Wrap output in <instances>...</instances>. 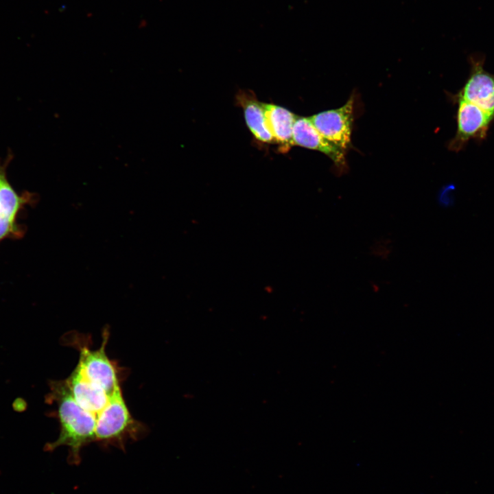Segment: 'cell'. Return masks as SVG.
<instances>
[{
	"label": "cell",
	"mask_w": 494,
	"mask_h": 494,
	"mask_svg": "<svg viewBox=\"0 0 494 494\" xmlns=\"http://www.w3.org/2000/svg\"><path fill=\"white\" fill-rule=\"evenodd\" d=\"M471 73L458 99L472 103L494 117V75L484 70L482 55L469 58Z\"/></svg>",
	"instance_id": "5"
},
{
	"label": "cell",
	"mask_w": 494,
	"mask_h": 494,
	"mask_svg": "<svg viewBox=\"0 0 494 494\" xmlns=\"http://www.w3.org/2000/svg\"><path fill=\"white\" fill-rule=\"evenodd\" d=\"M268 128L274 142L284 149L292 144L293 128L297 117L287 109L272 104L263 103Z\"/></svg>",
	"instance_id": "10"
},
{
	"label": "cell",
	"mask_w": 494,
	"mask_h": 494,
	"mask_svg": "<svg viewBox=\"0 0 494 494\" xmlns=\"http://www.w3.org/2000/svg\"><path fill=\"white\" fill-rule=\"evenodd\" d=\"M145 430L143 424L132 416L120 385L117 386L107 405L96 417L95 441L124 450L126 441L140 438Z\"/></svg>",
	"instance_id": "2"
},
{
	"label": "cell",
	"mask_w": 494,
	"mask_h": 494,
	"mask_svg": "<svg viewBox=\"0 0 494 494\" xmlns=\"http://www.w3.org/2000/svg\"><path fill=\"white\" fill-rule=\"evenodd\" d=\"M292 144L322 152L332 160L340 172L346 168L345 152L324 138L309 117H296L293 128Z\"/></svg>",
	"instance_id": "7"
},
{
	"label": "cell",
	"mask_w": 494,
	"mask_h": 494,
	"mask_svg": "<svg viewBox=\"0 0 494 494\" xmlns=\"http://www.w3.org/2000/svg\"><path fill=\"white\" fill-rule=\"evenodd\" d=\"M455 187L451 184L444 186L438 192V202L443 207H449L454 200V191Z\"/></svg>",
	"instance_id": "12"
},
{
	"label": "cell",
	"mask_w": 494,
	"mask_h": 494,
	"mask_svg": "<svg viewBox=\"0 0 494 494\" xmlns=\"http://www.w3.org/2000/svg\"><path fill=\"white\" fill-rule=\"evenodd\" d=\"M353 104L351 97L338 108L322 111L309 117L324 138L344 152L351 146Z\"/></svg>",
	"instance_id": "4"
},
{
	"label": "cell",
	"mask_w": 494,
	"mask_h": 494,
	"mask_svg": "<svg viewBox=\"0 0 494 494\" xmlns=\"http://www.w3.org/2000/svg\"><path fill=\"white\" fill-rule=\"evenodd\" d=\"M493 117L478 106L458 99L457 132L450 143L451 150H460L471 139H482Z\"/></svg>",
	"instance_id": "6"
},
{
	"label": "cell",
	"mask_w": 494,
	"mask_h": 494,
	"mask_svg": "<svg viewBox=\"0 0 494 494\" xmlns=\"http://www.w3.org/2000/svg\"><path fill=\"white\" fill-rule=\"evenodd\" d=\"M50 391L46 396L49 403H56L60 433L57 439L45 445V449L52 451L61 446L69 449L68 461L78 465L80 451L86 445L95 441L96 417L83 409L75 400L65 381H49Z\"/></svg>",
	"instance_id": "1"
},
{
	"label": "cell",
	"mask_w": 494,
	"mask_h": 494,
	"mask_svg": "<svg viewBox=\"0 0 494 494\" xmlns=\"http://www.w3.org/2000/svg\"><path fill=\"white\" fill-rule=\"evenodd\" d=\"M103 340L99 349L91 350L81 344L74 342L80 355L77 367L92 384L104 390L109 396L120 385L116 366L108 358L106 346L108 340V329L103 330Z\"/></svg>",
	"instance_id": "3"
},
{
	"label": "cell",
	"mask_w": 494,
	"mask_h": 494,
	"mask_svg": "<svg viewBox=\"0 0 494 494\" xmlns=\"http://www.w3.org/2000/svg\"><path fill=\"white\" fill-rule=\"evenodd\" d=\"M237 100L243 108L246 123L253 136L263 143L274 142L266 124L263 103L253 94L243 91L237 94Z\"/></svg>",
	"instance_id": "11"
},
{
	"label": "cell",
	"mask_w": 494,
	"mask_h": 494,
	"mask_svg": "<svg viewBox=\"0 0 494 494\" xmlns=\"http://www.w3.org/2000/svg\"><path fill=\"white\" fill-rule=\"evenodd\" d=\"M29 199L28 196L18 195L0 170V242L7 237L22 236L16 215Z\"/></svg>",
	"instance_id": "8"
},
{
	"label": "cell",
	"mask_w": 494,
	"mask_h": 494,
	"mask_svg": "<svg viewBox=\"0 0 494 494\" xmlns=\"http://www.w3.org/2000/svg\"><path fill=\"white\" fill-rule=\"evenodd\" d=\"M65 381L77 403L95 417L107 405L110 396L89 381L77 366Z\"/></svg>",
	"instance_id": "9"
}]
</instances>
